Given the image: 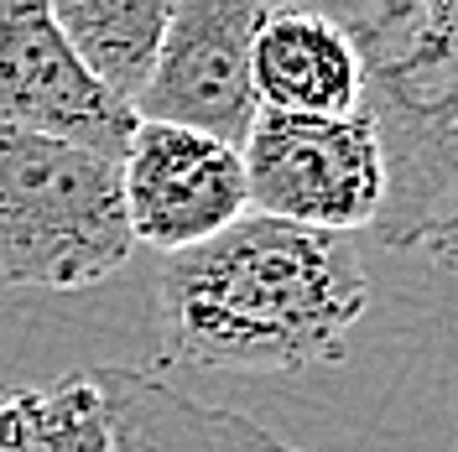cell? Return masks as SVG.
<instances>
[{"mask_svg": "<svg viewBox=\"0 0 458 452\" xmlns=\"http://www.w3.org/2000/svg\"><path fill=\"white\" fill-rule=\"evenodd\" d=\"M47 11L89 73L125 105H136L162 47L172 0H47Z\"/></svg>", "mask_w": 458, "mask_h": 452, "instance_id": "9c48e42d", "label": "cell"}, {"mask_svg": "<svg viewBox=\"0 0 458 452\" xmlns=\"http://www.w3.org/2000/svg\"><path fill=\"white\" fill-rule=\"evenodd\" d=\"M256 99L286 114H354L365 105V63L323 5H276L256 31Z\"/></svg>", "mask_w": 458, "mask_h": 452, "instance_id": "52a82bcc", "label": "cell"}, {"mask_svg": "<svg viewBox=\"0 0 458 452\" xmlns=\"http://www.w3.org/2000/svg\"><path fill=\"white\" fill-rule=\"evenodd\" d=\"M136 255L120 162L0 120V281L89 291Z\"/></svg>", "mask_w": 458, "mask_h": 452, "instance_id": "7a4b0ae2", "label": "cell"}, {"mask_svg": "<svg viewBox=\"0 0 458 452\" xmlns=\"http://www.w3.org/2000/svg\"><path fill=\"white\" fill-rule=\"evenodd\" d=\"M266 5L276 11V5H313V0H266Z\"/></svg>", "mask_w": 458, "mask_h": 452, "instance_id": "7c38bea8", "label": "cell"}, {"mask_svg": "<svg viewBox=\"0 0 458 452\" xmlns=\"http://www.w3.org/2000/svg\"><path fill=\"white\" fill-rule=\"evenodd\" d=\"M120 198L146 250H188L250 213L240 146L172 120H136L120 156Z\"/></svg>", "mask_w": 458, "mask_h": 452, "instance_id": "5b68a950", "label": "cell"}, {"mask_svg": "<svg viewBox=\"0 0 458 452\" xmlns=\"http://www.w3.org/2000/svg\"><path fill=\"white\" fill-rule=\"evenodd\" d=\"M266 11V0H172L157 63L136 94V114L193 125L240 146L260 110L250 57Z\"/></svg>", "mask_w": 458, "mask_h": 452, "instance_id": "277c9868", "label": "cell"}, {"mask_svg": "<svg viewBox=\"0 0 458 452\" xmlns=\"http://www.w3.org/2000/svg\"><path fill=\"white\" fill-rule=\"evenodd\" d=\"M99 390L114 416V452H302L219 406H199L193 396L151 380L146 369L99 364Z\"/></svg>", "mask_w": 458, "mask_h": 452, "instance_id": "ba28073f", "label": "cell"}, {"mask_svg": "<svg viewBox=\"0 0 458 452\" xmlns=\"http://www.w3.org/2000/svg\"><path fill=\"white\" fill-rule=\"evenodd\" d=\"M240 167L250 213L334 234L370 229L391 193L386 146L365 110L286 114L260 105L240 141Z\"/></svg>", "mask_w": 458, "mask_h": 452, "instance_id": "3957f363", "label": "cell"}, {"mask_svg": "<svg viewBox=\"0 0 458 452\" xmlns=\"http://www.w3.org/2000/svg\"><path fill=\"white\" fill-rule=\"evenodd\" d=\"M0 120L120 162L141 114L84 68L47 0H0Z\"/></svg>", "mask_w": 458, "mask_h": 452, "instance_id": "8992f818", "label": "cell"}, {"mask_svg": "<svg viewBox=\"0 0 458 452\" xmlns=\"http://www.w3.org/2000/svg\"><path fill=\"white\" fill-rule=\"evenodd\" d=\"M0 452H114V416L94 369L0 390Z\"/></svg>", "mask_w": 458, "mask_h": 452, "instance_id": "30bf717a", "label": "cell"}, {"mask_svg": "<svg viewBox=\"0 0 458 452\" xmlns=\"http://www.w3.org/2000/svg\"><path fill=\"white\" fill-rule=\"evenodd\" d=\"M406 250H417L428 265L458 281V172L443 182V193L428 203V213L406 234Z\"/></svg>", "mask_w": 458, "mask_h": 452, "instance_id": "8fae6325", "label": "cell"}, {"mask_svg": "<svg viewBox=\"0 0 458 452\" xmlns=\"http://www.w3.org/2000/svg\"><path fill=\"white\" fill-rule=\"evenodd\" d=\"M157 348L177 369L302 374L339 364L370 307L349 234L240 213L157 265Z\"/></svg>", "mask_w": 458, "mask_h": 452, "instance_id": "6da1fadb", "label": "cell"}]
</instances>
